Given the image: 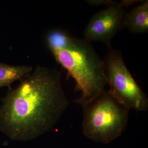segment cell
Wrapping results in <instances>:
<instances>
[{
	"mask_svg": "<svg viewBox=\"0 0 148 148\" xmlns=\"http://www.w3.org/2000/svg\"><path fill=\"white\" fill-rule=\"evenodd\" d=\"M0 106V131L11 140H34L52 129L69 105L56 69L37 66Z\"/></svg>",
	"mask_w": 148,
	"mask_h": 148,
	"instance_id": "6da1fadb",
	"label": "cell"
},
{
	"mask_svg": "<svg viewBox=\"0 0 148 148\" xmlns=\"http://www.w3.org/2000/svg\"><path fill=\"white\" fill-rule=\"evenodd\" d=\"M52 53L69 76L75 82L76 90L81 92L77 103L82 106L105 90L107 82L103 60L90 42L72 37L66 47Z\"/></svg>",
	"mask_w": 148,
	"mask_h": 148,
	"instance_id": "7a4b0ae2",
	"label": "cell"
},
{
	"mask_svg": "<svg viewBox=\"0 0 148 148\" xmlns=\"http://www.w3.org/2000/svg\"><path fill=\"white\" fill-rule=\"evenodd\" d=\"M82 127L86 138L108 144L119 137L126 128L130 110L104 90L82 105Z\"/></svg>",
	"mask_w": 148,
	"mask_h": 148,
	"instance_id": "3957f363",
	"label": "cell"
},
{
	"mask_svg": "<svg viewBox=\"0 0 148 148\" xmlns=\"http://www.w3.org/2000/svg\"><path fill=\"white\" fill-rule=\"evenodd\" d=\"M104 71L109 92L129 110L146 111L148 99L125 66L119 51L111 49L103 60Z\"/></svg>",
	"mask_w": 148,
	"mask_h": 148,
	"instance_id": "277c9868",
	"label": "cell"
},
{
	"mask_svg": "<svg viewBox=\"0 0 148 148\" xmlns=\"http://www.w3.org/2000/svg\"><path fill=\"white\" fill-rule=\"evenodd\" d=\"M127 12L117 5L100 11L91 17L84 32V39L91 42H101L109 49L118 32L126 28Z\"/></svg>",
	"mask_w": 148,
	"mask_h": 148,
	"instance_id": "5b68a950",
	"label": "cell"
},
{
	"mask_svg": "<svg viewBox=\"0 0 148 148\" xmlns=\"http://www.w3.org/2000/svg\"><path fill=\"white\" fill-rule=\"evenodd\" d=\"M126 28L130 33L146 34L148 32V1H144L127 13Z\"/></svg>",
	"mask_w": 148,
	"mask_h": 148,
	"instance_id": "8992f818",
	"label": "cell"
},
{
	"mask_svg": "<svg viewBox=\"0 0 148 148\" xmlns=\"http://www.w3.org/2000/svg\"><path fill=\"white\" fill-rule=\"evenodd\" d=\"M32 71L31 66H10L0 62V88L7 86L10 89L14 82L18 80L21 82Z\"/></svg>",
	"mask_w": 148,
	"mask_h": 148,
	"instance_id": "52a82bcc",
	"label": "cell"
},
{
	"mask_svg": "<svg viewBox=\"0 0 148 148\" xmlns=\"http://www.w3.org/2000/svg\"><path fill=\"white\" fill-rule=\"evenodd\" d=\"M72 38L61 30H53L47 37L48 47L51 52L63 49L69 44Z\"/></svg>",
	"mask_w": 148,
	"mask_h": 148,
	"instance_id": "ba28073f",
	"label": "cell"
},
{
	"mask_svg": "<svg viewBox=\"0 0 148 148\" xmlns=\"http://www.w3.org/2000/svg\"><path fill=\"white\" fill-rule=\"evenodd\" d=\"M86 2L90 5L98 6L106 5L108 7L118 4V2L113 0H87Z\"/></svg>",
	"mask_w": 148,
	"mask_h": 148,
	"instance_id": "9c48e42d",
	"label": "cell"
},
{
	"mask_svg": "<svg viewBox=\"0 0 148 148\" xmlns=\"http://www.w3.org/2000/svg\"><path fill=\"white\" fill-rule=\"evenodd\" d=\"M143 1L140 0H123L118 3V5L122 8H124L125 7H128L138 2H140Z\"/></svg>",
	"mask_w": 148,
	"mask_h": 148,
	"instance_id": "30bf717a",
	"label": "cell"
}]
</instances>
